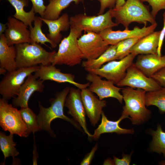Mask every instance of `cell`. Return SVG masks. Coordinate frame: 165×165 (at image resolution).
Segmentation results:
<instances>
[{
  "mask_svg": "<svg viewBox=\"0 0 165 165\" xmlns=\"http://www.w3.org/2000/svg\"><path fill=\"white\" fill-rule=\"evenodd\" d=\"M70 89V87H67L57 92L55 97L50 99L51 105L48 108L44 107L38 101L39 111L37 115L38 123L42 130L46 131L52 137H56V135L51 128V123L56 118L61 119L68 121L78 130H81L80 125L77 122L64 114V107Z\"/></svg>",
  "mask_w": 165,
  "mask_h": 165,
  "instance_id": "obj_1",
  "label": "cell"
},
{
  "mask_svg": "<svg viewBox=\"0 0 165 165\" xmlns=\"http://www.w3.org/2000/svg\"><path fill=\"white\" fill-rule=\"evenodd\" d=\"M115 22L122 24L125 29H129L130 24L133 22L147 25L148 22L151 24L156 23L150 11L149 6L141 0H127L120 7L109 9Z\"/></svg>",
  "mask_w": 165,
  "mask_h": 165,
  "instance_id": "obj_2",
  "label": "cell"
},
{
  "mask_svg": "<svg viewBox=\"0 0 165 165\" xmlns=\"http://www.w3.org/2000/svg\"><path fill=\"white\" fill-rule=\"evenodd\" d=\"M122 92L125 104L122 115L129 118L133 125L140 124L147 121L151 112L146 107V92L127 86L122 89Z\"/></svg>",
  "mask_w": 165,
  "mask_h": 165,
  "instance_id": "obj_3",
  "label": "cell"
},
{
  "mask_svg": "<svg viewBox=\"0 0 165 165\" xmlns=\"http://www.w3.org/2000/svg\"><path fill=\"white\" fill-rule=\"evenodd\" d=\"M17 69L52 64L57 52H48L37 43H24L15 45Z\"/></svg>",
  "mask_w": 165,
  "mask_h": 165,
  "instance_id": "obj_4",
  "label": "cell"
},
{
  "mask_svg": "<svg viewBox=\"0 0 165 165\" xmlns=\"http://www.w3.org/2000/svg\"><path fill=\"white\" fill-rule=\"evenodd\" d=\"M70 28L68 35L59 44L58 51L53 59V65L64 64L72 67L80 64L84 59L78 43L82 31L71 26Z\"/></svg>",
  "mask_w": 165,
  "mask_h": 165,
  "instance_id": "obj_5",
  "label": "cell"
},
{
  "mask_svg": "<svg viewBox=\"0 0 165 165\" xmlns=\"http://www.w3.org/2000/svg\"><path fill=\"white\" fill-rule=\"evenodd\" d=\"M0 126L13 135L26 138L30 134L19 110L3 98L0 99Z\"/></svg>",
  "mask_w": 165,
  "mask_h": 165,
  "instance_id": "obj_6",
  "label": "cell"
},
{
  "mask_svg": "<svg viewBox=\"0 0 165 165\" xmlns=\"http://www.w3.org/2000/svg\"><path fill=\"white\" fill-rule=\"evenodd\" d=\"M110 9L97 16H88L79 13L70 17V26L82 31H91L99 34L102 31L117 26L112 20Z\"/></svg>",
  "mask_w": 165,
  "mask_h": 165,
  "instance_id": "obj_7",
  "label": "cell"
},
{
  "mask_svg": "<svg viewBox=\"0 0 165 165\" xmlns=\"http://www.w3.org/2000/svg\"><path fill=\"white\" fill-rule=\"evenodd\" d=\"M39 68L38 66L21 68L7 72L0 82V94L2 98L8 100L16 96L27 77Z\"/></svg>",
  "mask_w": 165,
  "mask_h": 165,
  "instance_id": "obj_8",
  "label": "cell"
},
{
  "mask_svg": "<svg viewBox=\"0 0 165 165\" xmlns=\"http://www.w3.org/2000/svg\"><path fill=\"white\" fill-rule=\"evenodd\" d=\"M136 56L135 54L130 53L119 61H109L100 68L88 72L94 73L116 85L125 77L127 68L133 63Z\"/></svg>",
  "mask_w": 165,
  "mask_h": 165,
  "instance_id": "obj_9",
  "label": "cell"
},
{
  "mask_svg": "<svg viewBox=\"0 0 165 165\" xmlns=\"http://www.w3.org/2000/svg\"><path fill=\"white\" fill-rule=\"evenodd\" d=\"M118 86H127L140 89L149 92L162 87L153 79L147 76L133 63L127 69L124 78L117 84Z\"/></svg>",
  "mask_w": 165,
  "mask_h": 165,
  "instance_id": "obj_10",
  "label": "cell"
},
{
  "mask_svg": "<svg viewBox=\"0 0 165 165\" xmlns=\"http://www.w3.org/2000/svg\"><path fill=\"white\" fill-rule=\"evenodd\" d=\"M78 39L79 47L84 59L90 60L96 59L103 53L109 45L104 40L99 34L86 31Z\"/></svg>",
  "mask_w": 165,
  "mask_h": 165,
  "instance_id": "obj_11",
  "label": "cell"
},
{
  "mask_svg": "<svg viewBox=\"0 0 165 165\" xmlns=\"http://www.w3.org/2000/svg\"><path fill=\"white\" fill-rule=\"evenodd\" d=\"M157 26V23L148 26L144 25L141 28L135 27L133 30L125 29L123 31H114L112 28L105 29L99 34L108 45H117L119 42L128 38H141L154 31Z\"/></svg>",
  "mask_w": 165,
  "mask_h": 165,
  "instance_id": "obj_12",
  "label": "cell"
},
{
  "mask_svg": "<svg viewBox=\"0 0 165 165\" xmlns=\"http://www.w3.org/2000/svg\"><path fill=\"white\" fill-rule=\"evenodd\" d=\"M86 79L91 83L88 89L95 93L100 100L112 97L117 99L120 103H122L123 96L120 93L122 89L115 86L112 82L102 80L100 76L91 72H88Z\"/></svg>",
  "mask_w": 165,
  "mask_h": 165,
  "instance_id": "obj_13",
  "label": "cell"
},
{
  "mask_svg": "<svg viewBox=\"0 0 165 165\" xmlns=\"http://www.w3.org/2000/svg\"><path fill=\"white\" fill-rule=\"evenodd\" d=\"M64 106L68 109V114L71 115L82 127L88 137L91 138L92 135L89 132L87 128L86 113L82 99L81 90L70 88L65 100Z\"/></svg>",
  "mask_w": 165,
  "mask_h": 165,
  "instance_id": "obj_14",
  "label": "cell"
},
{
  "mask_svg": "<svg viewBox=\"0 0 165 165\" xmlns=\"http://www.w3.org/2000/svg\"><path fill=\"white\" fill-rule=\"evenodd\" d=\"M34 75L40 80L44 81H52L59 83H68L81 90L88 87L90 84V82L82 84L75 82L74 75L62 72L55 65L52 64L46 65H40L38 70L34 72Z\"/></svg>",
  "mask_w": 165,
  "mask_h": 165,
  "instance_id": "obj_15",
  "label": "cell"
},
{
  "mask_svg": "<svg viewBox=\"0 0 165 165\" xmlns=\"http://www.w3.org/2000/svg\"><path fill=\"white\" fill-rule=\"evenodd\" d=\"M7 28L5 32L7 44L15 45L24 43H31L28 26L13 17L7 18Z\"/></svg>",
  "mask_w": 165,
  "mask_h": 165,
  "instance_id": "obj_16",
  "label": "cell"
},
{
  "mask_svg": "<svg viewBox=\"0 0 165 165\" xmlns=\"http://www.w3.org/2000/svg\"><path fill=\"white\" fill-rule=\"evenodd\" d=\"M44 81L38 79L34 75H29L21 86L18 95L12 100L13 106L28 107L30 98L35 92L42 93L43 91Z\"/></svg>",
  "mask_w": 165,
  "mask_h": 165,
  "instance_id": "obj_17",
  "label": "cell"
},
{
  "mask_svg": "<svg viewBox=\"0 0 165 165\" xmlns=\"http://www.w3.org/2000/svg\"><path fill=\"white\" fill-rule=\"evenodd\" d=\"M81 95L86 114L91 125L94 126L100 119L107 102L98 99L88 88L81 90Z\"/></svg>",
  "mask_w": 165,
  "mask_h": 165,
  "instance_id": "obj_18",
  "label": "cell"
},
{
  "mask_svg": "<svg viewBox=\"0 0 165 165\" xmlns=\"http://www.w3.org/2000/svg\"><path fill=\"white\" fill-rule=\"evenodd\" d=\"M135 66L148 77L151 76L165 67V54H140L134 64Z\"/></svg>",
  "mask_w": 165,
  "mask_h": 165,
  "instance_id": "obj_19",
  "label": "cell"
},
{
  "mask_svg": "<svg viewBox=\"0 0 165 165\" xmlns=\"http://www.w3.org/2000/svg\"><path fill=\"white\" fill-rule=\"evenodd\" d=\"M15 46H9L4 34L0 35V74L17 69Z\"/></svg>",
  "mask_w": 165,
  "mask_h": 165,
  "instance_id": "obj_20",
  "label": "cell"
},
{
  "mask_svg": "<svg viewBox=\"0 0 165 165\" xmlns=\"http://www.w3.org/2000/svg\"><path fill=\"white\" fill-rule=\"evenodd\" d=\"M39 17L48 26L49 33L46 36L56 48L62 40V35L61 32L67 31L70 28V18L68 14L64 13L58 19L53 20Z\"/></svg>",
  "mask_w": 165,
  "mask_h": 165,
  "instance_id": "obj_21",
  "label": "cell"
},
{
  "mask_svg": "<svg viewBox=\"0 0 165 165\" xmlns=\"http://www.w3.org/2000/svg\"><path fill=\"white\" fill-rule=\"evenodd\" d=\"M101 123L94 131L92 135L91 138L94 140H97L103 134L105 133H115L118 134H132L134 133L133 129L123 128L119 126L120 122L127 117L122 115L120 118L117 121H112L108 119L103 112L101 115Z\"/></svg>",
  "mask_w": 165,
  "mask_h": 165,
  "instance_id": "obj_22",
  "label": "cell"
},
{
  "mask_svg": "<svg viewBox=\"0 0 165 165\" xmlns=\"http://www.w3.org/2000/svg\"><path fill=\"white\" fill-rule=\"evenodd\" d=\"M160 32L154 31L141 38L130 49V53L136 55L157 54Z\"/></svg>",
  "mask_w": 165,
  "mask_h": 165,
  "instance_id": "obj_23",
  "label": "cell"
},
{
  "mask_svg": "<svg viewBox=\"0 0 165 165\" xmlns=\"http://www.w3.org/2000/svg\"><path fill=\"white\" fill-rule=\"evenodd\" d=\"M117 45H110L107 50L98 58L82 62V66L87 72L100 68L107 62L116 60Z\"/></svg>",
  "mask_w": 165,
  "mask_h": 165,
  "instance_id": "obj_24",
  "label": "cell"
},
{
  "mask_svg": "<svg viewBox=\"0 0 165 165\" xmlns=\"http://www.w3.org/2000/svg\"><path fill=\"white\" fill-rule=\"evenodd\" d=\"M14 8L16 13L13 16L16 19L22 21L30 28H32V23L34 22L35 16L34 8L27 12L24 10V7L27 6V0H7Z\"/></svg>",
  "mask_w": 165,
  "mask_h": 165,
  "instance_id": "obj_25",
  "label": "cell"
},
{
  "mask_svg": "<svg viewBox=\"0 0 165 165\" xmlns=\"http://www.w3.org/2000/svg\"><path fill=\"white\" fill-rule=\"evenodd\" d=\"M84 0H49V3L46 6L43 18L53 20L58 19L61 12L68 6L72 2L76 4Z\"/></svg>",
  "mask_w": 165,
  "mask_h": 165,
  "instance_id": "obj_26",
  "label": "cell"
},
{
  "mask_svg": "<svg viewBox=\"0 0 165 165\" xmlns=\"http://www.w3.org/2000/svg\"><path fill=\"white\" fill-rule=\"evenodd\" d=\"M13 134L6 135L2 131L0 132V148L4 156V162L6 158L12 157L14 160L19 153L15 148L16 144L13 140Z\"/></svg>",
  "mask_w": 165,
  "mask_h": 165,
  "instance_id": "obj_27",
  "label": "cell"
},
{
  "mask_svg": "<svg viewBox=\"0 0 165 165\" xmlns=\"http://www.w3.org/2000/svg\"><path fill=\"white\" fill-rule=\"evenodd\" d=\"M42 22L39 17L35 16L34 21V26L29 28L31 43H40L46 46L45 43L48 42L52 48H55L53 42L42 31L41 27L42 25Z\"/></svg>",
  "mask_w": 165,
  "mask_h": 165,
  "instance_id": "obj_28",
  "label": "cell"
},
{
  "mask_svg": "<svg viewBox=\"0 0 165 165\" xmlns=\"http://www.w3.org/2000/svg\"><path fill=\"white\" fill-rule=\"evenodd\" d=\"M19 111L29 134L31 133L34 134L35 132L42 130L38 123L37 116L28 107L20 108Z\"/></svg>",
  "mask_w": 165,
  "mask_h": 165,
  "instance_id": "obj_29",
  "label": "cell"
},
{
  "mask_svg": "<svg viewBox=\"0 0 165 165\" xmlns=\"http://www.w3.org/2000/svg\"><path fill=\"white\" fill-rule=\"evenodd\" d=\"M146 105L157 107L161 113L165 112V87L154 91L147 92Z\"/></svg>",
  "mask_w": 165,
  "mask_h": 165,
  "instance_id": "obj_30",
  "label": "cell"
},
{
  "mask_svg": "<svg viewBox=\"0 0 165 165\" xmlns=\"http://www.w3.org/2000/svg\"><path fill=\"white\" fill-rule=\"evenodd\" d=\"M149 132L152 138L150 150L160 154L162 153L165 158V132L159 124L156 130H151Z\"/></svg>",
  "mask_w": 165,
  "mask_h": 165,
  "instance_id": "obj_31",
  "label": "cell"
},
{
  "mask_svg": "<svg viewBox=\"0 0 165 165\" xmlns=\"http://www.w3.org/2000/svg\"><path fill=\"white\" fill-rule=\"evenodd\" d=\"M140 38H131L119 42L116 45V60H120L130 53V49Z\"/></svg>",
  "mask_w": 165,
  "mask_h": 165,
  "instance_id": "obj_32",
  "label": "cell"
},
{
  "mask_svg": "<svg viewBox=\"0 0 165 165\" xmlns=\"http://www.w3.org/2000/svg\"><path fill=\"white\" fill-rule=\"evenodd\" d=\"M143 2H147L151 6L152 10L151 12L155 19L158 12L161 10H165V0H141Z\"/></svg>",
  "mask_w": 165,
  "mask_h": 165,
  "instance_id": "obj_33",
  "label": "cell"
},
{
  "mask_svg": "<svg viewBox=\"0 0 165 165\" xmlns=\"http://www.w3.org/2000/svg\"><path fill=\"white\" fill-rule=\"evenodd\" d=\"M32 3L35 13H38L43 18L46 6L44 5L43 0H30Z\"/></svg>",
  "mask_w": 165,
  "mask_h": 165,
  "instance_id": "obj_34",
  "label": "cell"
},
{
  "mask_svg": "<svg viewBox=\"0 0 165 165\" xmlns=\"http://www.w3.org/2000/svg\"><path fill=\"white\" fill-rule=\"evenodd\" d=\"M116 0H99L100 2V8L97 15L104 13V12L107 8L109 9L113 8L115 7Z\"/></svg>",
  "mask_w": 165,
  "mask_h": 165,
  "instance_id": "obj_35",
  "label": "cell"
},
{
  "mask_svg": "<svg viewBox=\"0 0 165 165\" xmlns=\"http://www.w3.org/2000/svg\"><path fill=\"white\" fill-rule=\"evenodd\" d=\"M159 84L163 87H165V67L156 72L151 77Z\"/></svg>",
  "mask_w": 165,
  "mask_h": 165,
  "instance_id": "obj_36",
  "label": "cell"
},
{
  "mask_svg": "<svg viewBox=\"0 0 165 165\" xmlns=\"http://www.w3.org/2000/svg\"><path fill=\"white\" fill-rule=\"evenodd\" d=\"M131 153L130 155L123 154L122 158L119 159L114 156L113 161L115 165H129L131 162Z\"/></svg>",
  "mask_w": 165,
  "mask_h": 165,
  "instance_id": "obj_37",
  "label": "cell"
},
{
  "mask_svg": "<svg viewBox=\"0 0 165 165\" xmlns=\"http://www.w3.org/2000/svg\"><path fill=\"white\" fill-rule=\"evenodd\" d=\"M98 146L97 144L92 148L91 151L87 153L84 157L80 163L81 165H90L93 159L95 153L97 150Z\"/></svg>",
  "mask_w": 165,
  "mask_h": 165,
  "instance_id": "obj_38",
  "label": "cell"
},
{
  "mask_svg": "<svg viewBox=\"0 0 165 165\" xmlns=\"http://www.w3.org/2000/svg\"><path fill=\"white\" fill-rule=\"evenodd\" d=\"M163 25L162 29L160 31L159 37L158 46L157 51V53L159 56H161V48L165 36V11L163 14Z\"/></svg>",
  "mask_w": 165,
  "mask_h": 165,
  "instance_id": "obj_39",
  "label": "cell"
},
{
  "mask_svg": "<svg viewBox=\"0 0 165 165\" xmlns=\"http://www.w3.org/2000/svg\"><path fill=\"white\" fill-rule=\"evenodd\" d=\"M34 150L33 151V165H37V159L38 158V155L36 151V147L35 142V138L34 136Z\"/></svg>",
  "mask_w": 165,
  "mask_h": 165,
  "instance_id": "obj_40",
  "label": "cell"
},
{
  "mask_svg": "<svg viewBox=\"0 0 165 165\" xmlns=\"http://www.w3.org/2000/svg\"><path fill=\"white\" fill-rule=\"evenodd\" d=\"M7 28V24L6 23V24L0 23V35L3 34L4 32H5Z\"/></svg>",
  "mask_w": 165,
  "mask_h": 165,
  "instance_id": "obj_41",
  "label": "cell"
},
{
  "mask_svg": "<svg viewBox=\"0 0 165 165\" xmlns=\"http://www.w3.org/2000/svg\"><path fill=\"white\" fill-rule=\"evenodd\" d=\"M125 0H116L114 8H118L122 6L125 3Z\"/></svg>",
  "mask_w": 165,
  "mask_h": 165,
  "instance_id": "obj_42",
  "label": "cell"
},
{
  "mask_svg": "<svg viewBox=\"0 0 165 165\" xmlns=\"http://www.w3.org/2000/svg\"><path fill=\"white\" fill-rule=\"evenodd\" d=\"M103 165H115L113 160L108 159L105 160L103 163Z\"/></svg>",
  "mask_w": 165,
  "mask_h": 165,
  "instance_id": "obj_43",
  "label": "cell"
},
{
  "mask_svg": "<svg viewBox=\"0 0 165 165\" xmlns=\"http://www.w3.org/2000/svg\"><path fill=\"white\" fill-rule=\"evenodd\" d=\"M160 164L161 165H165V160L161 161L160 163Z\"/></svg>",
  "mask_w": 165,
  "mask_h": 165,
  "instance_id": "obj_44",
  "label": "cell"
},
{
  "mask_svg": "<svg viewBox=\"0 0 165 165\" xmlns=\"http://www.w3.org/2000/svg\"><path fill=\"white\" fill-rule=\"evenodd\" d=\"M97 0L99 1V0Z\"/></svg>",
  "mask_w": 165,
  "mask_h": 165,
  "instance_id": "obj_45",
  "label": "cell"
}]
</instances>
